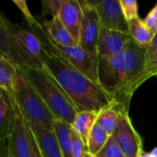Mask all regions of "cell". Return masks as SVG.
Wrapping results in <instances>:
<instances>
[{"instance_id":"obj_1","label":"cell","mask_w":157,"mask_h":157,"mask_svg":"<svg viewBox=\"0 0 157 157\" xmlns=\"http://www.w3.org/2000/svg\"><path fill=\"white\" fill-rule=\"evenodd\" d=\"M98 83L114 102L129 109L135 91L146 81L145 48L132 40L119 54L98 57Z\"/></svg>"},{"instance_id":"obj_2","label":"cell","mask_w":157,"mask_h":157,"mask_svg":"<svg viewBox=\"0 0 157 157\" xmlns=\"http://www.w3.org/2000/svg\"><path fill=\"white\" fill-rule=\"evenodd\" d=\"M40 62L43 68L67 94L78 111L99 112L114 102L112 97L100 84L91 80L45 47Z\"/></svg>"},{"instance_id":"obj_3","label":"cell","mask_w":157,"mask_h":157,"mask_svg":"<svg viewBox=\"0 0 157 157\" xmlns=\"http://www.w3.org/2000/svg\"><path fill=\"white\" fill-rule=\"evenodd\" d=\"M23 72L55 120L72 125L78 110L55 79L43 67L27 69Z\"/></svg>"},{"instance_id":"obj_4","label":"cell","mask_w":157,"mask_h":157,"mask_svg":"<svg viewBox=\"0 0 157 157\" xmlns=\"http://www.w3.org/2000/svg\"><path fill=\"white\" fill-rule=\"evenodd\" d=\"M13 100L29 128L53 131L55 118L20 69L17 73Z\"/></svg>"},{"instance_id":"obj_5","label":"cell","mask_w":157,"mask_h":157,"mask_svg":"<svg viewBox=\"0 0 157 157\" xmlns=\"http://www.w3.org/2000/svg\"><path fill=\"white\" fill-rule=\"evenodd\" d=\"M6 26L16 57V65L20 70L42 68L40 57L44 49L37 30L26 29L6 18Z\"/></svg>"},{"instance_id":"obj_6","label":"cell","mask_w":157,"mask_h":157,"mask_svg":"<svg viewBox=\"0 0 157 157\" xmlns=\"http://www.w3.org/2000/svg\"><path fill=\"white\" fill-rule=\"evenodd\" d=\"M38 31L43 46L54 52L61 58H63L69 64L79 70L85 75L89 77L91 80L98 83V60L93 58L86 51H85L79 45L72 46H62L52 41L44 33L42 25L40 29H33ZM99 84V83H98Z\"/></svg>"},{"instance_id":"obj_7","label":"cell","mask_w":157,"mask_h":157,"mask_svg":"<svg viewBox=\"0 0 157 157\" xmlns=\"http://www.w3.org/2000/svg\"><path fill=\"white\" fill-rule=\"evenodd\" d=\"M14 112L13 126L6 139L7 157H32L31 131L15 102Z\"/></svg>"},{"instance_id":"obj_8","label":"cell","mask_w":157,"mask_h":157,"mask_svg":"<svg viewBox=\"0 0 157 157\" xmlns=\"http://www.w3.org/2000/svg\"><path fill=\"white\" fill-rule=\"evenodd\" d=\"M83 9V20L80 29L78 45L86 51L93 58L98 60V40L101 29L98 14L93 1L79 0Z\"/></svg>"},{"instance_id":"obj_9","label":"cell","mask_w":157,"mask_h":157,"mask_svg":"<svg viewBox=\"0 0 157 157\" xmlns=\"http://www.w3.org/2000/svg\"><path fill=\"white\" fill-rule=\"evenodd\" d=\"M125 157H139L143 150V141L132 125L129 110L122 111L121 121L110 136Z\"/></svg>"},{"instance_id":"obj_10","label":"cell","mask_w":157,"mask_h":157,"mask_svg":"<svg viewBox=\"0 0 157 157\" xmlns=\"http://www.w3.org/2000/svg\"><path fill=\"white\" fill-rule=\"evenodd\" d=\"M98 14L101 29L129 33L128 21L124 17L120 0L93 1Z\"/></svg>"},{"instance_id":"obj_11","label":"cell","mask_w":157,"mask_h":157,"mask_svg":"<svg viewBox=\"0 0 157 157\" xmlns=\"http://www.w3.org/2000/svg\"><path fill=\"white\" fill-rule=\"evenodd\" d=\"M132 40L129 33L101 29L98 40V57H111L121 53Z\"/></svg>"},{"instance_id":"obj_12","label":"cell","mask_w":157,"mask_h":157,"mask_svg":"<svg viewBox=\"0 0 157 157\" xmlns=\"http://www.w3.org/2000/svg\"><path fill=\"white\" fill-rule=\"evenodd\" d=\"M83 16L79 0H63L58 17L77 44L79 43Z\"/></svg>"},{"instance_id":"obj_13","label":"cell","mask_w":157,"mask_h":157,"mask_svg":"<svg viewBox=\"0 0 157 157\" xmlns=\"http://www.w3.org/2000/svg\"><path fill=\"white\" fill-rule=\"evenodd\" d=\"M45 35L54 43L62 46L78 45L66 28L63 26L59 17H52L51 19L40 20Z\"/></svg>"},{"instance_id":"obj_14","label":"cell","mask_w":157,"mask_h":157,"mask_svg":"<svg viewBox=\"0 0 157 157\" xmlns=\"http://www.w3.org/2000/svg\"><path fill=\"white\" fill-rule=\"evenodd\" d=\"M39 147L41 157H63L54 132L29 128Z\"/></svg>"},{"instance_id":"obj_15","label":"cell","mask_w":157,"mask_h":157,"mask_svg":"<svg viewBox=\"0 0 157 157\" xmlns=\"http://www.w3.org/2000/svg\"><path fill=\"white\" fill-rule=\"evenodd\" d=\"M125 109L129 110L116 102H113L98 112L96 123L98 124L109 136H112L121 121L122 111Z\"/></svg>"},{"instance_id":"obj_16","label":"cell","mask_w":157,"mask_h":157,"mask_svg":"<svg viewBox=\"0 0 157 157\" xmlns=\"http://www.w3.org/2000/svg\"><path fill=\"white\" fill-rule=\"evenodd\" d=\"M98 112L96 111H78L72 123V129L81 137L83 142L87 144V140L91 130L96 124Z\"/></svg>"},{"instance_id":"obj_17","label":"cell","mask_w":157,"mask_h":157,"mask_svg":"<svg viewBox=\"0 0 157 157\" xmlns=\"http://www.w3.org/2000/svg\"><path fill=\"white\" fill-rule=\"evenodd\" d=\"M18 68L7 59H0V87L12 98Z\"/></svg>"},{"instance_id":"obj_18","label":"cell","mask_w":157,"mask_h":157,"mask_svg":"<svg viewBox=\"0 0 157 157\" xmlns=\"http://www.w3.org/2000/svg\"><path fill=\"white\" fill-rule=\"evenodd\" d=\"M53 132L58 141L63 157H73L72 154V126L65 121L55 120L53 122Z\"/></svg>"},{"instance_id":"obj_19","label":"cell","mask_w":157,"mask_h":157,"mask_svg":"<svg viewBox=\"0 0 157 157\" xmlns=\"http://www.w3.org/2000/svg\"><path fill=\"white\" fill-rule=\"evenodd\" d=\"M129 34L131 38L140 46L146 48L154 38V34L140 17L128 21Z\"/></svg>"},{"instance_id":"obj_20","label":"cell","mask_w":157,"mask_h":157,"mask_svg":"<svg viewBox=\"0 0 157 157\" xmlns=\"http://www.w3.org/2000/svg\"><path fill=\"white\" fill-rule=\"evenodd\" d=\"M14 101L8 98L0 104V142H6L14 122Z\"/></svg>"},{"instance_id":"obj_21","label":"cell","mask_w":157,"mask_h":157,"mask_svg":"<svg viewBox=\"0 0 157 157\" xmlns=\"http://www.w3.org/2000/svg\"><path fill=\"white\" fill-rule=\"evenodd\" d=\"M110 136L98 125L95 124L90 132L87 140V153L91 155H98L108 143Z\"/></svg>"},{"instance_id":"obj_22","label":"cell","mask_w":157,"mask_h":157,"mask_svg":"<svg viewBox=\"0 0 157 157\" xmlns=\"http://www.w3.org/2000/svg\"><path fill=\"white\" fill-rule=\"evenodd\" d=\"M6 18L5 15L0 11V51L7 60L16 65V57L6 29Z\"/></svg>"},{"instance_id":"obj_23","label":"cell","mask_w":157,"mask_h":157,"mask_svg":"<svg viewBox=\"0 0 157 157\" xmlns=\"http://www.w3.org/2000/svg\"><path fill=\"white\" fill-rule=\"evenodd\" d=\"M145 72L148 78L157 76V34L145 48Z\"/></svg>"},{"instance_id":"obj_24","label":"cell","mask_w":157,"mask_h":157,"mask_svg":"<svg viewBox=\"0 0 157 157\" xmlns=\"http://www.w3.org/2000/svg\"><path fill=\"white\" fill-rule=\"evenodd\" d=\"M12 2L19 9V11L23 15L25 20L27 21V23L30 27V29H40L41 27L40 21L32 15V13L30 12V10L28 6V4L25 0H13Z\"/></svg>"},{"instance_id":"obj_25","label":"cell","mask_w":157,"mask_h":157,"mask_svg":"<svg viewBox=\"0 0 157 157\" xmlns=\"http://www.w3.org/2000/svg\"><path fill=\"white\" fill-rule=\"evenodd\" d=\"M72 154L73 157H87V147L81 137L72 129Z\"/></svg>"},{"instance_id":"obj_26","label":"cell","mask_w":157,"mask_h":157,"mask_svg":"<svg viewBox=\"0 0 157 157\" xmlns=\"http://www.w3.org/2000/svg\"><path fill=\"white\" fill-rule=\"evenodd\" d=\"M63 0H42L41 1V8H42V16L51 15L52 18L58 17Z\"/></svg>"},{"instance_id":"obj_27","label":"cell","mask_w":157,"mask_h":157,"mask_svg":"<svg viewBox=\"0 0 157 157\" xmlns=\"http://www.w3.org/2000/svg\"><path fill=\"white\" fill-rule=\"evenodd\" d=\"M122 12L127 21L140 17L138 14V3L135 0H120Z\"/></svg>"},{"instance_id":"obj_28","label":"cell","mask_w":157,"mask_h":157,"mask_svg":"<svg viewBox=\"0 0 157 157\" xmlns=\"http://www.w3.org/2000/svg\"><path fill=\"white\" fill-rule=\"evenodd\" d=\"M98 157H125L124 155L121 153V151L118 148V146L115 144L114 141L110 137L106 144V145L103 147V149L99 152L98 155Z\"/></svg>"},{"instance_id":"obj_29","label":"cell","mask_w":157,"mask_h":157,"mask_svg":"<svg viewBox=\"0 0 157 157\" xmlns=\"http://www.w3.org/2000/svg\"><path fill=\"white\" fill-rule=\"evenodd\" d=\"M144 21L154 35L157 34V5L148 13Z\"/></svg>"},{"instance_id":"obj_30","label":"cell","mask_w":157,"mask_h":157,"mask_svg":"<svg viewBox=\"0 0 157 157\" xmlns=\"http://www.w3.org/2000/svg\"><path fill=\"white\" fill-rule=\"evenodd\" d=\"M32 134V132H31ZM32 157H41V155L40 153L39 147L37 145V143L34 139V136L32 134Z\"/></svg>"},{"instance_id":"obj_31","label":"cell","mask_w":157,"mask_h":157,"mask_svg":"<svg viewBox=\"0 0 157 157\" xmlns=\"http://www.w3.org/2000/svg\"><path fill=\"white\" fill-rule=\"evenodd\" d=\"M0 157H7L6 142H0Z\"/></svg>"},{"instance_id":"obj_32","label":"cell","mask_w":157,"mask_h":157,"mask_svg":"<svg viewBox=\"0 0 157 157\" xmlns=\"http://www.w3.org/2000/svg\"><path fill=\"white\" fill-rule=\"evenodd\" d=\"M139 157H157V147L155 148L152 152L150 153H146L144 151H143L140 155Z\"/></svg>"},{"instance_id":"obj_33","label":"cell","mask_w":157,"mask_h":157,"mask_svg":"<svg viewBox=\"0 0 157 157\" xmlns=\"http://www.w3.org/2000/svg\"><path fill=\"white\" fill-rule=\"evenodd\" d=\"M8 98H11L5 90H3L1 87H0V104L2 103V102H4L6 99H7Z\"/></svg>"},{"instance_id":"obj_34","label":"cell","mask_w":157,"mask_h":157,"mask_svg":"<svg viewBox=\"0 0 157 157\" xmlns=\"http://www.w3.org/2000/svg\"><path fill=\"white\" fill-rule=\"evenodd\" d=\"M0 59H6V58L5 57V55L1 52V51H0Z\"/></svg>"},{"instance_id":"obj_35","label":"cell","mask_w":157,"mask_h":157,"mask_svg":"<svg viewBox=\"0 0 157 157\" xmlns=\"http://www.w3.org/2000/svg\"><path fill=\"white\" fill-rule=\"evenodd\" d=\"M87 157H98V155H87Z\"/></svg>"}]
</instances>
